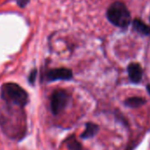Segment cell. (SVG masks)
<instances>
[{"label": "cell", "instance_id": "obj_1", "mask_svg": "<svg viewBox=\"0 0 150 150\" xmlns=\"http://www.w3.org/2000/svg\"><path fill=\"white\" fill-rule=\"evenodd\" d=\"M107 19L116 27L125 28L131 23V13L125 5L121 2H115L107 10Z\"/></svg>", "mask_w": 150, "mask_h": 150}, {"label": "cell", "instance_id": "obj_2", "mask_svg": "<svg viewBox=\"0 0 150 150\" xmlns=\"http://www.w3.org/2000/svg\"><path fill=\"white\" fill-rule=\"evenodd\" d=\"M2 97L8 103L24 107L28 102V93L16 83H6L1 88Z\"/></svg>", "mask_w": 150, "mask_h": 150}, {"label": "cell", "instance_id": "obj_3", "mask_svg": "<svg viewBox=\"0 0 150 150\" xmlns=\"http://www.w3.org/2000/svg\"><path fill=\"white\" fill-rule=\"evenodd\" d=\"M70 95L63 89H58L53 92L50 97V110L53 115H57L62 112L70 102Z\"/></svg>", "mask_w": 150, "mask_h": 150}, {"label": "cell", "instance_id": "obj_4", "mask_svg": "<svg viewBox=\"0 0 150 150\" xmlns=\"http://www.w3.org/2000/svg\"><path fill=\"white\" fill-rule=\"evenodd\" d=\"M73 76L71 70L68 68H55L50 70L46 74V80L48 81H70Z\"/></svg>", "mask_w": 150, "mask_h": 150}, {"label": "cell", "instance_id": "obj_5", "mask_svg": "<svg viewBox=\"0 0 150 150\" xmlns=\"http://www.w3.org/2000/svg\"><path fill=\"white\" fill-rule=\"evenodd\" d=\"M127 72L129 79L132 83L138 84L141 81L143 76V70L139 64L131 63L127 67Z\"/></svg>", "mask_w": 150, "mask_h": 150}, {"label": "cell", "instance_id": "obj_6", "mask_svg": "<svg viewBox=\"0 0 150 150\" xmlns=\"http://www.w3.org/2000/svg\"><path fill=\"white\" fill-rule=\"evenodd\" d=\"M132 29L141 35H150V27L139 19L132 21Z\"/></svg>", "mask_w": 150, "mask_h": 150}, {"label": "cell", "instance_id": "obj_7", "mask_svg": "<svg viewBox=\"0 0 150 150\" xmlns=\"http://www.w3.org/2000/svg\"><path fill=\"white\" fill-rule=\"evenodd\" d=\"M98 132H99V126L96 124L88 122L86 124V128H85L84 132L81 134V138L84 139L93 138L97 134Z\"/></svg>", "mask_w": 150, "mask_h": 150}, {"label": "cell", "instance_id": "obj_8", "mask_svg": "<svg viewBox=\"0 0 150 150\" xmlns=\"http://www.w3.org/2000/svg\"><path fill=\"white\" fill-rule=\"evenodd\" d=\"M124 103L126 107H129V108H139L146 104V101L145 98L135 96V97H130L126 99Z\"/></svg>", "mask_w": 150, "mask_h": 150}, {"label": "cell", "instance_id": "obj_9", "mask_svg": "<svg viewBox=\"0 0 150 150\" xmlns=\"http://www.w3.org/2000/svg\"><path fill=\"white\" fill-rule=\"evenodd\" d=\"M66 145H67V147L70 150H81L82 149L81 144L76 139H75L73 136L70 137L68 139V140L66 141Z\"/></svg>", "mask_w": 150, "mask_h": 150}, {"label": "cell", "instance_id": "obj_10", "mask_svg": "<svg viewBox=\"0 0 150 150\" xmlns=\"http://www.w3.org/2000/svg\"><path fill=\"white\" fill-rule=\"evenodd\" d=\"M36 74H37V71L35 69L31 71L30 75H29V78H28V81L31 84H34L35 81V78H36Z\"/></svg>", "mask_w": 150, "mask_h": 150}, {"label": "cell", "instance_id": "obj_11", "mask_svg": "<svg viewBox=\"0 0 150 150\" xmlns=\"http://www.w3.org/2000/svg\"><path fill=\"white\" fill-rule=\"evenodd\" d=\"M15 1L20 7H25L29 2V0H15Z\"/></svg>", "mask_w": 150, "mask_h": 150}, {"label": "cell", "instance_id": "obj_12", "mask_svg": "<svg viewBox=\"0 0 150 150\" xmlns=\"http://www.w3.org/2000/svg\"><path fill=\"white\" fill-rule=\"evenodd\" d=\"M146 90H147L148 94L150 95V84H148V85L146 86Z\"/></svg>", "mask_w": 150, "mask_h": 150}, {"label": "cell", "instance_id": "obj_13", "mask_svg": "<svg viewBox=\"0 0 150 150\" xmlns=\"http://www.w3.org/2000/svg\"><path fill=\"white\" fill-rule=\"evenodd\" d=\"M149 20H150V17H149Z\"/></svg>", "mask_w": 150, "mask_h": 150}]
</instances>
